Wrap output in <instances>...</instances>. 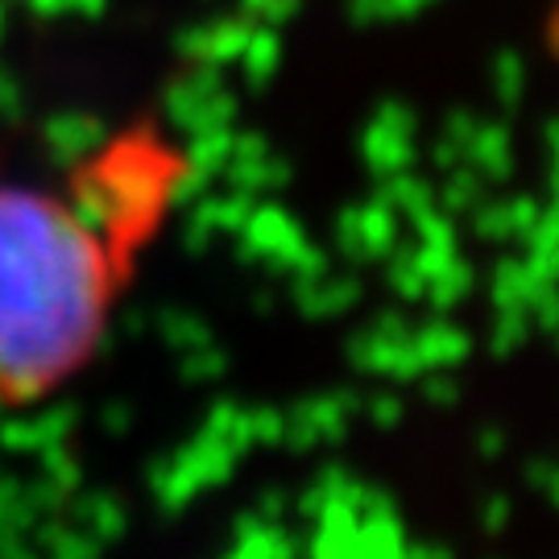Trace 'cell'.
I'll return each instance as SVG.
<instances>
[{
  "instance_id": "cell-1",
  "label": "cell",
  "mask_w": 559,
  "mask_h": 559,
  "mask_svg": "<svg viewBox=\"0 0 559 559\" xmlns=\"http://www.w3.org/2000/svg\"><path fill=\"white\" fill-rule=\"evenodd\" d=\"M112 307V249L71 203L0 187V399L55 390L83 365Z\"/></svg>"
}]
</instances>
